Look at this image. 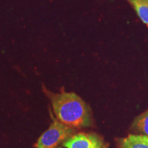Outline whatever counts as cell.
<instances>
[{
  "mask_svg": "<svg viewBox=\"0 0 148 148\" xmlns=\"http://www.w3.org/2000/svg\"><path fill=\"white\" fill-rule=\"evenodd\" d=\"M53 112L59 121L72 127H88L92 119L84 100L74 92H62L51 96Z\"/></svg>",
  "mask_w": 148,
  "mask_h": 148,
  "instance_id": "cell-1",
  "label": "cell"
},
{
  "mask_svg": "<svg viewBox=\"0 0 148 148\" xmlns=\"http://www.w3.org/2000/svg\"><path fill=\"white\" fill-rule=\"evenodd\" d=\"M72 127L54 120L47 130L40 136L36 145V148H56L63 143L74 133Z\"/></svg>",
  "mask_w": 148,
  "mask_h": 148,
  "instance_id": "cell-2",
  "label": "cell"
},
{
  "mask_svg": "<svg viewBox=\"0 0 148 148\" xmlns=\"http://www.w3.org/2000/svg\"><path fill=\"white\" fill-rule=\"evenodd\" d=\"M66 148H106L102 138L92 133H77L62 143Z\"/></svg>",
  "mask_w": 148,
  "mask_h": 148,
  "instance_id": "cell-3",
  "label": "cell"
},
{
  "mask_svg": "<svg viewBox=\"0 0 148 148\" xmlns=\"http://www.w3.org/2000/svg\"><path fill=\"white\" fill-rule=\"evenodd\" d=\"M122 148H148V136L130 134L122 141Z\"/></svg>",
  "mask_w": 148,
  "mask_h": 148,
  "instance_id": "cell-4",
  "label": "cell"
},
{
  "mask_svg": "<svg viewBox=\"0 0 148 148\" xmlns=\"http://www.w3.org/2000/svg\"><path fill=\"white\" fill-rule=\"evenodd\" d=\"M136 10L141 21L148 26V0H127Z\"/></svg>",
  "mask_w": 148,
  "mask_h": 148,
  "instance_id": "cell-5",
  "label": "cell"
},
{
  "mask_svg": "<svg viewBox=\"0 0 148 148\" xmlns=\"http://www.w3.org/2000/svg\"><path fill=\"white\" fill-rule=\"evenodd\" d=\"M132 128L143 135L148 136V110L134 119Z\"/></svg>",
  "mask_w": 148,
  "mask_h": 148,
  "instance_id": "cell-6",
  "label": "cell"
},
{
  "mask_svg": "<svg viewBox=\"0 0 148 148\" xmlns=\"http://www.w3.org/2000/svg\"></svg>",
  "mask_w": 148,
  "mask_h": 148,
  "instance_id": "cell-7",
  "label": "cell"
}]
</instances>
